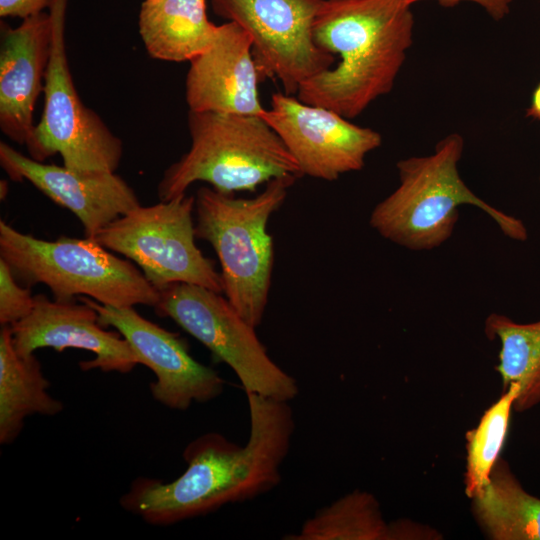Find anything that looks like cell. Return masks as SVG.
<instances>
[{
	"instance_id": "18",
	"label": "cell",
	"mask_w": 540,
	"mask_h": 540,
	"mask_svg": "<svg viewBox=\"0 0 540 540\" xmlns=\"http://www.w3.org/2000/svg\"><path fill=\"white\" fill-rule=\"evenodd\" d=\"M138 24L147 53L170 62H190L217 30L207 16L206 0H144Z\"/></svg>"
},
{
	"instance_id": "1",
	"label": "cell",
	"mask_w": 540,
	"mask_h": 540,
	"mask_svg": "<svg viewBox=\"0 0 540 540\" xmlns=\"http://www.w3.org/2000/svg\"><path fill=\"white\" fill-rule=\"evenodd\" d=\"M250 431L246 445L208 432L185 447V471L170 482L139 477L120 506L148 524L173 525L253 499L281 481V466L295 429L289 402L246 393Z\"/></svg>"
},
{
	"instance_id": "14",
	"label": "cell",
	"mask_w": 540,
	"mask_h": 540,
	"mask_svg": "<svg viewBox=\"0 0 540 540\" xmlns=\"http://www.w3.org/2000/svg\"><path fill=\"white\" fill-rule=\"evenodd\" d=\"M0 164L14 181L27 180L81 222L86 237L140 205L129 184L116 172H80L45 164L0 142Z\"/></svg>"
},
{
	"instance_id": "27",
	"label": "cell",
	"mask_w": 540,
	"mask_h": 540,
	"mask_svg": "<svg viewBox=\"0 0 540 540\" xmlns=\"http://www.w3.org/2000/svg\"><path fill=\"white\" fill-rule=\"evenodd\" d=\"M526 115L528 117L540 120V83L533 91L531 103L527 109Z\"/></svg>"
},
{
	"instance_id": "9",
	"label": "cell",
	"mask_w": 540,
	"mask_h": 540,
	"mask_svg": "<svg viewBox=\"0 0 540 540\" xmlns=\"http://www.w3.org/2000/svg\"><path fill=\"white\" fill-rule=\"evenodd\" d=\"M155 307L201 342L215 359L235 373L245 393L280 401L298 394L294 377L268 355L255 327L250 325L222 293L202 286L175 283L159 291Z\"/></svg>"
},
{
	"instance_id": "5",
	"label": "cell",
	"mask_w": 540,
	"mask_h": 540,
	"mask_svg": "<svg viewBox=\"0 0 540 540\" xmlns=\"http://www.w3.org/2000/svg\"><path fill=\"white\" fill-rule=\"evenodd\" d=\"M297 179H273L252 198H236L207 186L195 195L196 238L214 249L224 296L255 328L262 322L271 286L274 249L268 221Z\"/></svg>"
},
{
	"instance_id": "15",
	"label": "cell",
	"mask_w": 540,
	"mask_h": 540,
	"mask_svg": "<svg viewBox=\"0 0 540 540\" xmlns=\"http://www.w3.org/2000/svg\"><path fill=\"white\" fill-rule=\"evenodd\" d=\"M259 70L249 34L232 21L217 25L211 44L190 61L189 110L262 116Z\"/></svg>"
},
{
	"instance_id": "3",
	"label": "cell",
	"mask_w": 540,
	"mask_h": 540,
	"mask_svg": "<svg viewBox=\"0 0 540 540\" xmlns=\"http://www.w3.org/2000/svg\"><path fill=\"white\" fill-rule=\"evenodd\" d=\"M463 150V137L451 133L433 154L400 160L399 186L374 207L372 228L405 248L431 250L451 237L459 207L468 204L485 212L507 237L525 241L527 229L519 219L491 206L465 184L458 170Z\"/></svg>"
},
{
	"instance_id": "20",
	"label": "cell",
	"mask_w": 540,
	"mask_h": 540,
	"mask_svg": "<svg viewBox=\"0 0 540 540\" xmlns=\"http://www.w3.org/2000/svg\"><path fill=\"white\" fill-rule=\"evenodd\" d=\"M484 331L490 340L500 342L496 370L504 390L519 386L514 409L523 412L540 403V319L518 323L503 314L491 313L485 319Z\"/></svg>"
},
{
	"instance_id": "25",
	"label": "cell",
	"mask_w": 540,
	"mask_h": 540,
	"mask_svg": "<svg viewBox=\"0 0 540 540\" xmlns=\"http://www.w3.org/2000/svg\"><path fill=\"white\" fill-rule=\"evenodd\" d=\"M438 533L408 520L389 523V540L437 539Z\"/></svg>"
},
{
	"instance_id": "12",
	"label": "cell",
	"mask_w": 540,
	"mask_h": 540,
	"mask_svg": "<svg viewBox=\"0 0 540 540\" xmlns=\"http://www.w3.org/2000/svg\"><path fill=\"white\" fill-rule=\"evenodd\" d=\"M79 300L98 314L104 327H113L128 342L139 364L154 373L150 384L153 399L169 409L184 411L194 403L214 400L225 381L211 367L195 360L185 341L140 315L134 307L103 305L87 296Z\"/></svg>"
},
{
	"instance_id": "19",
	"label": "cell",
	"mask_w": 540,
	"mask_h": 540,
	"mask_svg": "<svg viewBox=\"0 0 540 540\" xmlns=\"http://www.w3.org/2000/svg\"><path fill=\"white\" fill-rule=\"evenodd\" d=\"M472 500V512L493 540H540V498L528 493L499 458L489 483Z\"/></svg>"
},
{
	"instance_id": "11",
	"label": "cell",
	"mask_w": 540,
	"mask_h": 540,
	"mask_svg": "<svg viewBox=\"0 0 540 540\" xmlns=\"http://www.w3.org/2000/svg\"><path fill=\"white\" fill-rule=\"evenodd\" d=\"M262 117L295 159L302 175L334 181L359 171L366 156L382 143L381 135L353 124L339 113L276 92Z\"/></svg>"
},
{
	"instance_id": "17",
	"label": "cell",
	"mask_w": 540,
	"mask_h": 540,
	"mask_svg": "<svg viewBox=\"0 0 540 540\" xmlns=\"http://www.w3.org/2000/svg\"><path fill=\"white\" fill-rule=\"evenodd\" d=\"M49 387L34 353L20 355L14 347L10 326H1L0 444H12L27 417L56 416L62 412V401L48 392Z\"/></svg>"
},
{
	"instance_id": "26",
	"label": "cell",
	"mask_w": 540,
	"mask_h": 540,
	"mask_svg": "<svg viewBox=\"0 0 540 540\" xmlns=\"http://www.w3.org/2000/svg\"><path fill=\"white\" fill-rule=\"evenodd\" d=\"M411 4L422 0H408ZM439 4L451 7L460 2L469 1L480 5L494 20H500L510 11L512 0H436Z\"/></svg>"
},
{
	"instance_id": "23",
	"label": "cell",
	"mask_w": 540,
	"mask_h": 540,
	"mask_svg": "<svg viewBox=\"0 0 540 540\" xmlns=\"http://www.w3.org/2000/svg\"><path fill=\"white\" fill-rule=\"evenodd\" d=\"M35 300L28 287L18 283L8 263L0 258V324L12 325L34 308Z\"/></svg>"
},
{
	"instance_id": "10",
	"label": "cell",
	"mask_w": 540,
	"mask_h": 540,
	"mask_svg": "<svg viewBox=\"0 0 540 540\" xmlns=\"http://www.w3.org/2000/svg\"><path fill=\"white\" fill-rule=\"evenodd\" d=\"M323 0H212L219 16L250 36L259 69L277 78L288 95L329 69L335 56L313 38V24Z\"/></svg>"
},
{
	"instance_id": "2",
	"label": "cell",
	"mask_w": 540,
	"mask_h": 540,
	"mask_svg": "<svg viewBox=\"0 0 540 540\" xmlns=\"http://www.w3.org/2000/svg\"><path fill=\"white\" fill-rule=\"evenodd\" d=\"M411 6L408 0H323L313 38L339 61L304 82L297 98L353 119L388 94L413 41Z\"/></svg>"
},
{
	"instance_id": "6",
	"label": "cell",
	"mask_w": 540,
	"mask_h": 540,
	"mask_svg": "<svg viewBox=\"0 0 540 540\" xmlns=\"http://www.w3.org/2000/svg\"><path fill=\"white\" fill-rule=\"evenodd\" d=\"M0 258L18 281L43 283L55 300L87 296L103 305L156 307L159 292L130 260L112 254L94 238L43 240L0 221Z\"/></svg>"
},
{
	"instance_id": "16",
	"label": "cell",
	"mask_w": 540,
	"mask_h": 540,
	"mask_svg": "<svg viewBox=\"0 0 540 540\" xmlns=\"http://www.w3.org/2000/svg\"><path fill=\"white\" fill-rule=\"evenodd\" d=\"M49 12L22 19L11 28L2 24L0 41V128L12 141L25 145L33 129V112L51 55Z\"/></svg>"
},
{
	"instance_id": "4",
	"label": "cell",
	"mask_w": 540,
	"mask_h": 540,
	"mask_svg": "<svg viewBox=\"0 0 540 540\" xmlns=\"http://www.w3.org/2000/svg\"><path fill=\"white\" fill-rule=\"evenodd\" d=\"M188 129L190 149L163 173L157 186L160 201L186 194L198 181L235 194L276 178L303 176L262 116L189 110Z\"/></svg>"
},
{
	"instance_id": "7",
	"label": "cell",
	"mask_w": 540,
	"mask_h": 540,
	"mask_svg": "<svg viewBox=\"0 0 540 540\" xmlns=\"http://www.w3.org/2000/svg\"><path fill=\"white\" fill-rule=\"evenodd\" d=\"M68 0H53L52 46L44 78L41 119L26 142L30 157L43 162L59 153L63 165L80 172H116L123 144L75 88L65 44Z\"/></svg>"
},
{
	"instance_id": "21",
	"label": "cell",
	"mask_w": 540,
	"mask_h": 540,
	"mask_svg": "<svg viewBox=\"0 0 540 540\" xmlns=\"http://www.w3.org/2000/svg\"><path fill=\"white\" fill-rule=\"evenodd\" d=\"M286 540H389V523L376 497L354 490L322 507Z\"/></svg>"
},
{
	"instance_id": "8",
	"label": "cell",
	"mask_w": 540,
	"mask_h": 540,
	"mask_svg": "<svg viewBox=\"0 0 540 540\" xmlns=\"http://www.w3.org/2000/svg\"><path fill=\"white\" fill-rule=\"evenodd\" d=\"M195 196L187 194L118 217L94 239L134 263L159 292L187 283L223 293L220 272L195 243Z\"/></svg>"
},
{
	"instance_id": "22",
	"label": "cell",
	"mask_w": 540,
	"mask_h": 540,
	"mask_svg": "<svg viewBox=\"0 0 540 540\" xmlns=\"http://www.w3.org/2000/svg\"><path fill=\"white\" fill-rule=\"evenodd\" d=\"M518 392L517 384L508 386L485 410L477 426L466 433L464 491L470 499L490 481L491 472L500 458Z\"/></svg>"
},
{
	"instance_id": "13",
	"label": "cell",
	"mask_w": 540,
	"mask_h": 540,
	"mask_svg": "<svg viewBox=\"0 0 540 540\" xmlns=\"http://www.w3.org/2000/svg\"><path fill=\"white\" fill-rule=\"evenodd\" d=\"M34 300L31 313L10 325L20 355L47 347L57 352L67 348L86 350L94 353V358L80 362V368L106 373H129L139 364L128 342L118 331L105 330L88 304L51 301L43 294L35 295Z\"/></svg>"
},
{
	"instance_id": "24",
	"label": "cell",
	"mask_w": 540,
	"mask_h": 540,
	"mask_svg": "<svg viewBox=\"0 0 540 540\" xmlns=\"http://www.w3.org/2000/svg\"><path fill=\"white\" fill-rule=\"evenodd\" d=\"M53 0H0L1 17H19L25 19L29 16L44 12Z\"/></svg>"
}]
</instances>
